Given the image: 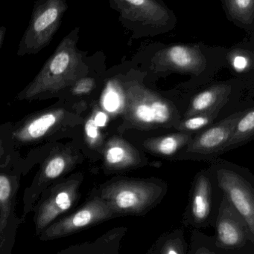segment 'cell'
<instances>
[{
	"instance_id": "obj_19",
	"label": "cell",
	"mask_w": 254,
	"mask_h": 254,
	"mask_svg": "<svg viewBox=\"0 0 254 254\" xmlns=\"http://www.w3.org/2000/svg\"><path fill=\"white\" fill-rule=\"evenodd\" d=\"M192 139V134L175 133L161 137H151L143 142V146L149 152L162 156H171L186 146Z\"/></svg>"
},
{
	"instance_id": "obj_22",
	"label": "cell",
	"mask_w": 254,
	"mask_h": 254,
	"mask_svg": "<svg viewBox=\"0 0 254 254\" xmlns=\"http://www.w3.org/2000/svg\"><path fill=\"white\" fill-rule=\"evenodd\" d=\"M125 92L123 86L115 80L107 83L102 96L103 108L110 113H123L125 107Z\"/></svg>"
},
{
	"instance_id": "obj_30",
	"label": "cell",
	"mask_w": 254,
	"mask_h": 254,
	"mask_svg": "<svg viewBox=\"0 0 254 254\" xmlns=\"http://www.w3.org/2000/svg\"><path fill=\"white\" fill-rule=\"evenodd\" d=\"M196 254H216L215 252H211L210 250H207V249H202V250H199L197 252Z\"/></svg>"
},
{
	"instance_id": "obj_4",
	"label": "cell",
	"mask_w": 254,
	"mask_h": 254,
	"mask_svg": "<svg viewBox=\"0 0 254 254\" xmlns=\"http://www.w3.org/2000/svg\"><path fill=\"white\" fill-rule=\"evenodd\" d=\"M163 188L146 180L122 179L106 185L98 194L119 216H140L159 201Z\"/></svg>"
},
{
	"instance_id": "obj_14",
	"label": "cell",
	"mask_w": 254,
	"mask_h": 254,
	"mask_svg": "<svg viewBox=\"0 0 254 254\" xmlns=\"http://www.w3.org/2000/svg\"><path fill=\"white\" fill-rule=\"evenodd\" d=\"M75 162L76 159L74 155L71 152H67L66 151L55 153L46 161L40 176L33 184L31 188L27 190L24 195L22 219H25V216L32 211L39 197L46 188H49L51 182L67 173L69 169L72 168Z\"/></svg>"
},
{
	"instance_id": "obj_16",
	"label": "cell",
	"mask_w": 254,
	"mask_h": 254,
	"mask_svg": "<svg viewBox=\"0 0 254 254\" xmlns=\"http://www.w3.org/2000/svg\"><path fill=\"white\" fill-rule=\"evenodd\" d=\"M231 86L226 84L215 85L194 97L190 107L185 113L184 119L221 110L228 100Z\"/></svg>"
},
{
	"instance_id": "obj_18",
	"label": "cell",
	"mask_w": 254,
	"mask_h": 254,
	"mask_svg": "<svg viewBox=\"0 0 254 254\" xmlns=\"http://www.w3.org/2000/svg\"><path fill=\"white\" fill-rule=\"evenodd\" d=\"M228 19L247 32L254 31V0H221Z\"/></svg>"
},
{
	"instance_id": "obj_12",
	"label": "cell",
	"mask_w": 254,
	"mask_h": 254,
	"mask_svg": "<svg viewBox=\"0 0 254 254\" xmlns=\"http://www.w3.org/2000/svg\"><path fill=\"white\" fill-rule=\"evenodd\" d=\"M16 188L11 179L0 173V254H11L22 218L14 212Z\"/></svg>"
},
{
	"instance_id": "obj_8",
	"label": "cell",
	"mask_w": 254,
	"mask_h": 254,
	"mask_svg": "<svg viewBox=\"0 0 254 254\" xmlns=\"http://www.w3.org/2000/svg\"><path fill=\"white\" fill-rule=\"evenodd\" d=\"M216 225L215 245L218 249L237 250L244 248L249 241L254 243V235L244 218L225 195L221 201Z\"/></svg>"
},
{
	"instance_id": "obj_15",
	"label": "cell",
	"mask_w": 254,
	"mask_h": 254,
	"mask_svg": "<svg viewBox=\"0 0 254 254\" xmlns=\"http://www.w3.org/2000/svg\"><path fill=\"white\" fill-rule=\"evenodd\" d=\"M104 165L109 170L133 168L141 162L140 153L132 145L119 137L110 138L104 149Z\"/></svg>"
},
{
	"instance_id": "obj_10",
	"label": "cell",
	"mask_w": 254,
	"mask_h": 254,
	"mask_svg": "<svg viewBox=\"0 0 254 254\" xmlns=\"http://www.w3.org/2000/svg\"><path fill=\"white\" fill-rule=\"evenodd\" d=\"M70 110L51 109L31 116L13 131V137L21 143H34L49 138L54 133L70 125Z\"/></svg>"
},
{
	"instance_id": "obj_23",
	"label": "cell",
	"mask_w": 254,
	"mask_h": 254,
	"mask_svg": "<svg viewBox=\"0 0 254 254\" xmlns=\"http://www.w3.org/2000/svg\"><path fill=\"white\" fill-rule=\"evenodd\" d=\"M150 254H186L182 231H175L161 237Z\"/></svg>"
},
{
	"instance_id": "obj_7",
	"label": "cell",
	"mask_w": 254,
	"mask_h": 254,
	"mask_svg": "<svg viewBox=\"0 0 254 254\" xmlns=\"http://www.w3.org/2000/svg\"><path fill=\"white\" fill-rule=\"evenodd\" d=\"M80 179H67L42 192L32 210L37 237L54 222L74 209L80 197Z\"/></svg>"
},
{
	"instance_id": "obj_26",
	"label": "cell",
	"mask_w": 254,
	"mask_h": 254,
	"mask_svg": "<svg viewBox=\"0 0 254 254\" xmlns=\"http://www.w3.org/2000/svg\"><path fill=\"white\" fill-rule=\"evenodd\" d=\"M85 138L91 147L95 148L101 145L102 142V135L100 131L99 127L94 122L92 116L89 117L85 123Z\"/></svg>"
},
{
	"instance_id": "obj_5",
	"label": "cell",
	"mask_w": 254,
	"mask_h": 254,
	"mask_svg": "<svg viewBox=\"0 0 254 254\" xmlns=\"http://www.w3.org/2000/svg\"><path fill=\"white\" fill-rule=\"evenodd\" d=\"M67 8V0H38L19 43L18 55L36 54L47 46L61 25Z\"/></svg>"
},
{
	"instance_id": "obj_3",
	"label": "cell",
	"mask_w": 254,
	"mask_h": 254,
	"mask_svg": "<svg viewBox=\"0 0 254 254\" xmlns=\"http://www.w3.org/2000/svg\"><path fill=\"white\" fill-rule=\"evenodd\" d=\"M125 121L133 127L154 128L174 127L180 122L174 106L158 94L136 81L123 86Z\"/></svg>"
},
{
	"instance_id": "obj_17",
	"label": "cell",
	"mask_w": 254,
	"mask_h": 254,
	"mask_svg": "<svg viewBox=\"0 0 254 254\" xmlns=\"http://www.w3.org/2000/svg\"><path fill=\"white\" fill-rule=\"evenodd\" d=\"M212 212V188L210 180L200 175L195 183L190 209V224L193 226L207 225Z\"/></svg>"
},
{
	"instance_id": "obj_2",
	"label": "cell",
	"mask_w": 254,
	"mask_h": 254,
	"mask_svg": "<svg viewBox=\"0 0 254 254\" xmlns=\"http://www.w3.org/2000/svg\"><path fill=\"white\" fill-rule=\"evenodd\" d=\"M122 25L135 38L155 37L175 28L177 18L162 0H107Z\"/></svg>"
},
{
	"instance_id": "obj_13",
	"label": "cell",
	"mask_w": 254,
	"mask_h": 254,
	"mask_svg": "<svg viewBox=\"0 0 254 254\" xmlns=\"http://www.w3.org/2000/svg\"><path fill=\"white\" fill-rule=\"evenodd\" d=\"M244 112H238L228 116L205 131L191 139L186 145L187 153L199 155H213L225 150L239 119Z\"/></svg>"
},
{
	"instance_id": "obj_28",
	"label": "cell",
	"mask_w": 254,
	"mask_h": 254,
	"mask_svg": "<svg viewBox=\"0 0 254 254\" xmlns=\"http://www.w3.org/2000/svg\"><path fill=\"white\" fill-rule=\"evenodd\" d=\"M92 116L93 118L94 122L99 128L105 127L108 122V117H107V114L100 110L95 111Z\"/></svg>"
},
{
	"instance_id": "obj_25",
	"label": "cell",
	"mask_w": 254,
	"mask_h": 254,
	"mask_svg": "<svg viewBox=\"0 0 254 254\" xmlns=\"http://www.w3.org/2000/svg\"><path fill=\"white\" fill-rule=\"evenodd\" d=\"M228 60L236 71H246L252 64V55L251 52L241 48L233 49L228 55Z\"/></svg>"
},
{
	"instance_id": "obj_9",
	"label": "cell",
	"mask_w": 254,
	"mask_h": 254,
	"mask_svg": "<svg viewBox=\"0 0 254 254\" xmlns=\"http://www.w3.org/2000/svg\"><path fill=\"white\" fill-rule=\"evenodd\" d=\"M156 67L163 69L198 74L206 69L207 58L201 46L174 44L161 48L152 59Z\"/></svg>"
},
{
	"instance_id": "obj_1",
	"label": "cell",
	"mask_w": 254,
	"mask_h": 254,
	"mask_svg": "<svg viewBox=\"0 0 254 254\" xmlns=\"http://www.w3.org/2000/svg\"><path fill=\"white\" fill-rule=\"evenodd\" d=\"M79 33V28H76L64 37L37 77L22 91L20 98L57 93L85 77L83 55L77 48Z\"/></svg>"
},
{
	"instance_id": "obj_21",
	"label": "cell",
	"mask_w": 254,
	"mask_h": 254,
	"mask_svg": "<svg viewBox=\"0 0 254 254\" xmlns=\"http://www.w3.org/2000/svg\"><path fill=\"white\" fill-rule=\"evenodd\" d=\"M254 132V110L249 109L243 113L236 125L234 132L225 146V150L241 144L253 137Z\"/></svg>"
},
{
	"instance_id": "obj_29",
	"label": "cell",
	"mask_w": 254,
	"mask_h": 254,
	"mask_svg": "<svg viewBox=\"0 0 254 254\" xmlns=\"http://www.w3.org/2000/svg\"><path fill=\"white\" fill-rule=\"evenodd\" d=\"M6 29L5 27H0V49H1V45H2L3 41H4V36H5Z\"/></svg>"
},
{
	"instance_id": "obj_6",
	"label": "cell",
	"mask_w": 254,
	"mask_h": 254,
	"mask_svg": "<svg viewBox=\"0 0 254 254\" xmlns=\"http://www.w3.org/2000/svg\"><path fill=\"white\" fill-rule=\"evenodd\" d=\"M116 217L119 216L107 201L94 195L79 208L54 222L38 238L44 242L64 238Z\"/></svg>"
},
{
	"instance_id": "obj_11",
	"label": "cell",
	"mask_w": 254,
	"mask_h": 254,
	"mask_svg": "<svg viewBox=\"0 0 254 254\" xmlns=\"http://www.w3.org/2000/svg\"><path fill=\"white\" fill-rule=\"evenodd\" d=\"M217 179L225 196L244 218L254 235V196L252 187L238 173L228 169L218 170Z\"/></svg>"
},
{
	"instance_id": "obj_32",
	"label": "cell",
	"mask_w": 254,
	"mask_h": 254,
	"mask_svg": "<svg viewBox=\"0 0 254 254\" xmlns=\"http://www.w3.org/2000/svg\"><path fill=\"white\" fill-rule=\"evenodd\" d=\"M0 17H1V14H0Z\"/></svg>"
},
{
	"instance_id": "obj_31",
	"label": "cell",
	"mask_w": 254,
	"mask_h": 254,
	"mask_svg": "<svg viewBox=\"0 0 254 254\" xmlns=\"http://www.w3.org/2000/svg\"><path fill=\"white\" fill-rule=\"evenodd\" d=\"M2 149H1V147H0V157H1V154H2Z\"/></svg>"
},
{
	"instance_id": "obj_20",
	"label": "cell",
	"mask_w": 254,
	"mask_h": 254,
	"mask_svg": "<svg viewBox=\"0 0 254 254\" xmlns=\"http://www.w3.org/2000/svg\"><path fill=\"white\" fill-rule=\"evenodd\" d=\"M123 228L110 231L92 243H86L83 254H118Z\"/></svg>"
},
{
	"instance_id": "obj_24",
	"label": "cell",
	"mask_w": 254,
	"mask_h": 254,
	"mask_svg": "<svg viewBox=\"0 0 254 254\" xmlns=\"http://www.w3.org/2000/svg\"><path fill=\"white\" fill-rule=\"evenodd\" d=\"M220 110L211 112V113H204V114L198 115V116H192V117L185 119L182 122H179L174 126L176 129L180 131H195L208 126L217 117Z\"/></svg>"
},
{
	"instance_id": "obj_27",
	"label": "cell",
	"mask_w": 254,
	"mask_h": 254,
	"mask_svg": "<svg viewBox=\"0 0 254 254\" xmlns=\"http://www.w3.org/2000/svg\"><path fill=\"white\" fill-rule=\"evenodd\" d=\"M95 87V81L92 77H83L72 86V93L76 96L86 95Z\"/></svg>"
}]
</instances>
